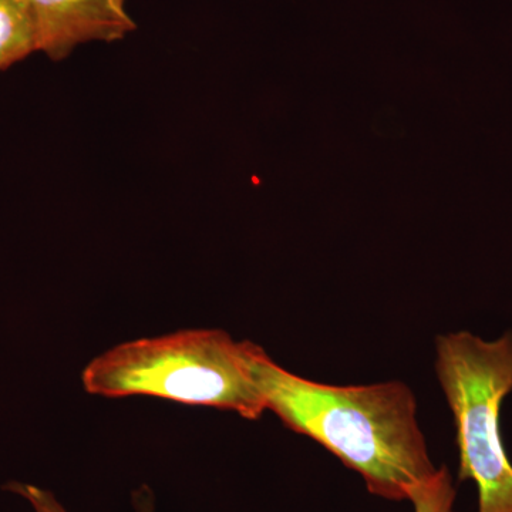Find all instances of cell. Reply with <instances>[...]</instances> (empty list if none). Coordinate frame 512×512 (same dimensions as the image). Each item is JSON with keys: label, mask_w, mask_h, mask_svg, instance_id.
I'll list each match as a JSON object with an SVG mask.
<instances>
[{"label": "cell", "mask_w": 512, "mask_h": 512, "mask_svg": "<svg viewBox=\"0 0 512 512\" xmlns=\"http://www.w3.org/2000/svg\"><path fill=\"white\" fill-rule=\"evenodd\" d=\"M35 23L37 52L62 62L87 43H114L136 32L127 0H25Z\"/></svg>", "instance_id": "277c9868"}, {"label": "cell", "mask_w": 512, "mask_h": 512, "mask_svg": "<svg viewBox=\"0 0 512 512\" xmlns=\"http://www.w3.org/2000/svg\"><path fill=\"white\" fill-rule=\"evenodd\" d=\"M457 491L446 466L437 468L429 480L414 487L409 494L414 512H456Z\"/></svg>", "instance_id": "8992f818"}, {"label": "cell", "mask_w": 512, "mask_h": 512, "mask_svg": "<svg viewBox=\"0 0 512 512\" xmlns=\"http://www.w3.org/2000/svg\"><path fill=\"white\" fill-rule=\"evenodd\" d=\"M35 53V23L25 0H0V73Z\"/></svg>", "instance_id": "5b68a950"}, {"label": "cell", "mask_w": 512, "mask_h": 512, "mask_svg": "<svg viewBox=\"0 0 512 512\" xmlns=\"http://www.w3.org/2000/svg\"><path fill=\"white\" fill-rule=\"evenodd\" d=\"M436 349L437 377L456 426L458 480L476 484L478 512H512V464L500 427L512 392V332L495 340L447 333Z\"/></svg>", "instance_id": "3957f363"}, {"label": "cell", "mask_w": 512, "mask_h": 512, "mask_svg": "<svg viewBox=\"0 0 512 512\" xmlns=\"http://www.w3.org/2000/svg\"><path fill=\"white\" fill-rule=\"evenodd\" d=\"M256 346L220 329L178 330L101 353L84 367L82 383L107 399L156 397L258 420L266 409L252 369Z\"/></svg>", "instance_id": "7a4b0ae2"}, {"label": "cell", "mask_w": 512, "mask_h": 512, "mask_svg": "<svg viewBox=\"0 0 512 512\" xmlns=\"http://www.w3.org/2000/svg\"><path fill=\"white\" fill-rule=\"evenodd\" d=\"M5 488L10 491V493L18 494L20 497L28 500L35 512H67L66 508L59 503L55 494L43 490V488L36 487V485L12 481V483L5 485Z\"/></svg>", "instance_id": "52a82bcc"}, {"label": "cell", "mask_w": 512, "mask_h": 512, "mask_svg": "<svg viewBox=\"0 0 512 512\" xmlns=\"http://www.w3.org/2000/svg\"><path fill=\"white\" fill-rule=\"evenodd\" d=\"M134 510L136 512H156V505H154V495L151 493L150 488L143 485L138 488L133 494Z\"/></svg>", "instance_id": "ba28073f"}, {"label": "cell", "mask_w": 512, "mask_h": 512, "mask_svg": "<svg viewBox=\"0 0 512 512\" xmlns=\"http://www.w3.org/2000/svg\"><path fill=\"white\" fill-rule=\"evenodd\" d=\"M252 369L265 409L356 471L370 494L407 501L410 491L439 468L431 461L407 384L313 382L279 366L261 346Z\"/></svg>", "instance_id": "6da1fadb"}]
</instances>
